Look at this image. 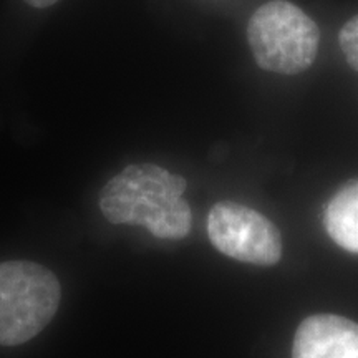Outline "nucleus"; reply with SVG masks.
<instances>
[{"instance_id": "nucleus-1", "label": "nucleus", "mask_w": 358, "mask_h": 358, "mask_svg": "<svg viewBox=\"0 0 358 358\" xmlns=\"http://www.w3.org/2000/svg\"><path fill=\"white\" fill-rule=\"evenodd\" d=\"M186 179L156 164H131L100 192L103 216L113 224H138L159 239H181L191 229L182 199Z\"/></svg>"}, {"instance_id": "nucleus-2", "label": "nucleus", "mask_w": 358, "mask_h": 358, "mask_svg": "<svg viewBox=\"0 0 358 358\" xmlns=\"http://www.w3.org/2000/svg\"><path fill=\"white\" fill-rule=\"evenodd\" d=\"M60 297V282L47 267L29 261L0 264V345H22L42 332Z\"/></svg>"}, {"instance_id": "nucleus-3", "label": "nucleus", "mask_w": 358, "mask_h": 358, "mask_svg": "<svg viewBox=\"0 0 358 358\" xmlns=\"http://www.w3.org/2000/svg\"><path fill=\"white\" fill-rule=\"evenodd\" d=\"M250 50L267 71L295 75L307 70L319 52V27L306 12L287 0H271L250 17Z\"/></svg>"}, {"instance_id": "nucleus-4", "label": "nucleus", "mask_w": 358, "mask_h": 358, "mask_svg": "<svg viewBox=\"0 0 358 358\" xmlns=\"http://www.w3.org/2000/svg\"><path fill=\"white\" fill-rule=\"evenodd\" d=\"M208 232L217 250L241 262L272 266L280 259V234L254 209L222 201L211 209Z\"/></svg>"}, {"instance_id": "nucleus-5", "label": "nucleus", "mask_w": 358, "mask_h": 358, "mask_svg": "<svg viewBox=\"0 0 358 358\" xmlns=\"http://www.w3.org/2000/svg\"><path fill=\"white\" fill-rule=\"evenodd\" d=\"M294 358H358V325L337 315L308 317L295 334Z\"/></svg>"}, {"instance_id": "nucleus-6", "label": "nucleus", "mask_w": 358, "mask_h": 358, "mask_svg": "<svg viewBox=\"0 0 358 358\" xmlns=\"http://www.w3.org/2000/svg\"><path fill=\"white\" fill-rule=\"evenodd\" d=\"M325 227L340 248L358 254V179L347 182L327 206Z\"/></svg>"}, {"instance_id": "nucleus-7", "label": "nucleus", "mask_w": 358, "mask_h": 358, "mask_svg": "<svg viewBox=\"0 0 358 358\" xmlns=\"http://www.w3.org/2000/svg\"><path fill=\"white\" fill-rule=\"evenodd\" d=\"M338 42L348 65L358 71V13L342 27L338 35Z\"/></svg>"}, {"instance_id": "nucleus-8", "label": "nucleus", "mask_w": 358, "mask_h": 358, "mask_svg": "<svg viewBox=\"0 0 358 358\" xmlns=\"http://www.w3.org/2000/svg\"><path fill=\"white\" fill-rule=\"evenodd\" d=\"M25 2L29 3V6H32V7H37V8H47V7L53 6V3H57L58 0H25Z\"/></svg>"}]
</instances>
